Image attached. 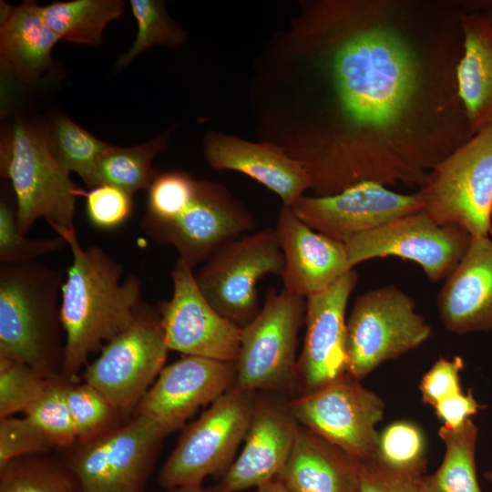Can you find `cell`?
<instances>
[{
    "label": "cell",
    "instance_id": "6da1fadb",
    "mask_svg": "<svg viewBox=\"0 0 492 492\" xmlns=\"http://www.w3.org/2000/svg\"><path fill=\"white\" fill-rule=\"evenodd\" d=\"M460 1L367 0L331 10L343 130L308 169L318 196L361 181L418 185L472 135L458 94Z\"/></svg>",
    "mask_w": 492,
    "mask_h": 492
},
{
    "label": "cell",
    "instance_id": "7a4b0ae2",
    "mask_svg": "<svg viewBox=\"0 0 492 492\" xmlns=\"http://www.w3.org/2000/svg\"><path fill=\"white\" fill-rule=\"evenodd\" d=\"M72 262L62 285L60 319L66 335L61 371L75 375L90 354L100 351L134 321L141 280L100 247H83L77 231L66 236Z\"/></svg>",
    "mask_w": 492,
    "mask_h": 492
},
{
    "label": "cell",
    "instance_id": "3957f363",
    "mask_svg": "<svg viewBox=\"0 0 492 492\" xmlns=\"http://www.w3.org/2000/svg\"><path fill=\"white\" fill-rule=\"evenodd\" d=\"M140 226L154 242L173 246L193 270L256 222L221 186L187 174L146 205Z\"/></svg>",
    "mask_w": 492,
    "mask_h": 492
},
{
    "label": "cell",
    "instance_id": "277c9868",
    "mask_svg": "<svg viewBox=\"0 0 492 492\" xmlns=\"http://www.w3.org/2000/svg\"><path fill=\"white\" fill-rule=\"evenodd\" d=\"M60 271L37 261L0 267V354L47 378L61 367Z\"/></svg>",
    "mask_w": 492,
    "mask_h": 492
},
{
    "label": "cell",
    "instance_id": "5b68a950",
    "mask_svg": "<svg viewBox=\"0 0 492 492\" xmlns=\"http://www.w3.org/2000/svg\"><path fill=\"white\" fill-rule=\"evenodd\" d=\"M0 153L1 175L10 181L20 232L26 235L38 219L62 238L77 231L76 202L84 190L55 158L47 128L16 120L5 133Z\"/></svg>",
    "mask_w": 492,
    "mask_h": 492
},
{
    "label": "cell",
    "instance_id": "8992f818",
    "mask_svg": "<svg viewBox=\"0 0 492 492\" xmlns=\"http://www.w3.org/2000/svg\"><path fill=\"white\" fill-rule=\"evenodd\" d=\"M441 225L472 237L492 234V123L436 165L417 190Z\"/></svg>",
    "mask_w": 492,
    "mask_h": 492
},
{
    "label": "cell",
    "instance_id": "52a82bcc",
    "mask_svg": "<svg viewBox=\"0 0 492 492\" xmlns=\"http://www.w3.org/2000/svg\"><path fill=\"white\" fill-rule=\"evenodd\" d=\"M432 327L395 285L359 294L346 320L347 374L361 381L386 361L419 347Z\"/></svg>",
    "mask_w": 492,
    "mask_h": 492
},
{
    "label": "cell",
    "instance_id": "ba28073f",
    "mask_svg": "<svg viewBox=\"0 0 492 492\" xmlns=\"http://www.w3.org/2000/svg\"><path fill=\"white\" fill-rule=\"evenodd\" d=\"M255 392L234 386L181 434L159 472L167 488L200 487L212 475L225 473L244 441L254 411Z\"/></svg>",
    "mask_w": 492,
    "mask_h": 492
},
{
    "label": "cell",
    "instance_id": "9c48e42d",
    "mask_svg": "<svg viewBox=\"0 0 492 492\" xmlns=\"http://www.w3.org/2000/svg\"><path fill=\"white\" fill-rule=\"evenodd\" d=\"M285 259L275 228L242 235L217 248L194 273L209 303L241 328L260 313L257 282L282 277Z\"/></svg>",
    "mask_w": 492,
    "mask_h": 492
},
{
    "label": "cell",
    "instance_id": "30bf717a",
    "mask_svg": "<svg viewBox=\"0 0 492 492\" xmlns=\"http://www.w3.org/2000/svg\"><path fill=\"white\" fill-rule=\"evenodd\" d=\"M169 350L158 305L141 301L132 323L102 347L84 380L120 415L130 413L164 368Z\"/></svg>",
    "mask_w": 492,
    "mask_h": 492
},
{
    "label": "cell",
    "instance_id": "8fae6325",
    "mask_svg": "<svg viewBox=\"0 0 492 492\" xmlns=\"http://www.w3.org/2000/svg\"><path fill=\"white\" fill-rule=\"evenodd\" d=\"M306 299L271 287L257 316L241 331L234 387L282 389L296 375V346Z\"/></svg>",
    "mask_w": 492,
    "mask_h": 492
},
{
    "label": "cell",
    "instance_id": "7c38bea8",
    "mask_svg": "<svg viewBox=\"0 0 492 492\" xmlns=\"http://www.w3.org/2000/svg\"><path fill=\"white\" fill-rule=\"evenodd\" d=\"M165 436L151 419L135 414L123 425L77 442L69 472L80 492H144Z\"/></svg>",
    "mask_w": 492,
    "mask_h": 492
},
{
    "label": "cell",
    "instance_id": "4fadbf2b",
    "mask_svg": "<svg viewBox=\"0 0 492 492\" xmlns=\"http://www.w3.org/2000/svg\"><path fill=\"white\" fill-rule=\"evenodd\" d=\"M288 406L299 425L364 462L375 453L384 403L374 392L347 374Z\"/></svg>",
    "mask_w": 492,
    "mask_h": 492
},
{
    "label": "cell",
    "instance_id": "5bb4252c",
    "mask_svg": "<svg viewBox=\"0 0 492 492\" xmlns=\"http://www.w3.org/2000/svg\"><path fill=\"white\" fill-rule=\"evenodd\" d=\"M472 236L465 230L435 221L424 210L356 234L345 242L353 267L396 256L417 263L432 282L446 279L466 254Z\"/></svg>",
    "mask_w": 492,
    "mask_h": 492
},
{
    "label": "cell",
    "instance_id": "9a60e30c",
    "mask_svg": "<svg viewBox=\"0 0 492 492\" xmlns=\"http://www.w3.org/2000/svg\"><path fill=\"white\" fill-rule=\"evenodd\" d=\"M171 279L170 300L157 304L168 348L185 355L236 362L242 328L209 303L196 283L193 270L180 258Z\"/></svg>",
    "mask_w": 492,
    "mask_h": 492
},
{
    "label": "cell",
    "instance_id": "2e32d148",
    "mask_svg": "<svg viewBox=\"0 0 492 492\" xmlns=\"http://www.w3.org/2000/svg\"><path fill=\"white\" fill-rule=\"evenodd\" d=\"M423 207L417 191L402 194L375 181H361L336 194L302 196L290 208L313 230L344 243Z\"/></svg>",
    "mask_w": 492,
    "mask_h": 492
},
{
    "label": "cell",
    "instance_id": "e0dca14e",
    "mask_svg": "<svg viewBox=\"0 0 492 492\" xmlns=\"http://www.w3.org/2000/svg\"><path fill=\"white\" fill-rule=\"evenodd\" d=\"M236 363L184 355L164 366L135 410L165 436L181 427L200 406L233 387Z\"/></svg>",
    "mask_w": 492,
    "mask_h": 492
},
{
    "label": "cell",
    "instance_id": "ac0fdd59",
    "mask_svg": "<svg viewBox=\"0 0 492 492\" xmlns=\"http://www.w3.org/2000/svg\"><path fill=\"white\" fill-rule=\"evenodd\" d=\"M358 281L354 269L326 289L306 298L304 343L296 375L304 393L347 373L346 307Z\"/></svg>",
    "mask_w": 492,
    "mask_h": 492
},
{
    "label": "cell",
    "instance_id": "d6986e66",
    "mask_svg": "<svg viewBox=\"0 0 492 492\" xmlns=\"http://www.w3.org/2000/svg\"><path fill=\"white\" fill-rule=\"evenodd\" d=\"M288 405L257 396L243 447L219 483L228 492L257 488L277 478L300 429Z\"/></svg>",
    "mask_w": 492,
    "mask_h": 492
},
{
    "label": "cell",
    "instance_id": "ffe728a7",
    "mask_svg": "<svg viewBox=\"0 0 492 492\" xmlns=\"http://www.w3.org/2000/svg\"><path fill=\"white\" fill-rule=\"evenodd\" d=\"M275 230L285 259L281 278L287 292L306 299L354 269L343 242L313 230L290 207L280 210Z\"/></svg>",
    "mask_w": 492,
    "mask_h": 492
},
{
    "label": "cell",
    "instance_id": "44dd1931",
    "mask_svg": "<svg viewBox=\"0 0 492 492\" xmlns=\"http://www.w3.org/2000/svg\"><path fill=\"white\" fill-rule=\"evenodd\" d=\"M436 305L445 328L456 334L492 330V239L472 237L446 278Z\"/></svg>",
    "mask_w": 492,
    "mask_h": 492
},
{
    "label": "cell",
    "instance_id": "7402d4cb",
    "mask_svg": "<svg viewBox=\"0 0 492 492\" xmlns=\"http://www.w3.org/2000/svg\"><path fill=\"white\" fill-rule=\"evenodd\" d=\"M205 156L215 169L239 171L261 183L281 198L282 206L292 207L312 185L304 165L272 144L209 135Z\"/></svg>",
    "mask_w": 492,
    "mask_h": 492
},
{
    "label": "cell",
    "instance_id": "603a6c76",
    "mask_svg": "<svg viewBox=\"0 0 492 492\" xmlns=\"http://www.w3.org/2000/svg\"><path fill=\"white\" fill-rule=\"evenodd\" d=\"M362 463L300 426L277 479L292 492H360Z\"/></svg>",
    "mask_w": 492,
    "mask_h": 492
},
{
    "label": "cell",
    "instance_id": "cb8c5ba5",
    "mask_svg": "<svg viewBox=\"0 0 492 492\" xmlns=\"http://www.w3.org/2000/svg\"><path fill=\"white\" fill-rule=\"evenodd\" d=\"M59 40L36 1L14 6L1 3V61L20 80L39 81L51 69L52 49Z\"/></svg>",
    "mask_w": 492,
    "mask_h": 492
},
{
    "label": "cell",
    "instance_id": "d4e9b609",
    "mask_svg": "<svg viewBox=\"0 0 492 492\" xmlns=\"http://www.w3.org/2000/svg\"><path fill=\"white\" fill-rule=\"evenodd\" d=\"M464 52L456 68L458 94L472 136L492 123V29L484 15L464 1Z\"/></svg>",
    "mask_w": 492,
    "mask_h": 492
},
{
    "label": "cell",
    "instance_id": "484cf974",
    "mask_svg": "<svg viewBox=\"0 0 492 492\" xmlns=\"http://www.w3.org/2000/svg\"><path fill=\"white\" fill-rule=\"evenodd\" d=\"M477 433L471 418L457 428H439L445 456L436 472L419 479L422 492H482L476 468Z\"/></svg>",
    "mask_w": 492,
    "mask_h": 492
},
{
    "label": "cell",
    "instance_id": "4316f807",
    "mask_svg": "<svg viewBox=\"0 0 492 492\" xmlns=\"http://www.w3.org/2000/svg\"><path fill=\"white\" fill-rule=\"evenodd\" d=\"M43 17L61 40L97 46L106 26L124 12L120 0L56 1L41 6Z\"/></svg>",
    "mask_w": 492,
    "mask_h": 492
},
{
    "label": "cell",
    "instance_id": "83f0119b",
    "mask_svg": "<svg viewBox=\"0 0 492 492\" xmlns=\"http://www.w3.org/2000/svg\"><path fill=\"white\" fill-rule=\"evenodd\" d=\"M166 138L163 135L129 148L109 145L97 163V186L113 185L132 195L148 190L158 173L153 159L164 149Z\"/></svg>",
    "mask_w": 492,
    "mask_h": 492
},
{
    "label": "cell",
    "instance_id": "f1b7e54d",
    "mask_svg": "<svg viewBox=\"0 0 492 492\" xmlns=\"http://www.w3.org/2000/svg\"><path fill=\"white\" fill-rule=\"evenodd\" d=\"M51 150L68 173L77 174L91 188L97 187V163L108 144L64 115L52 120L47 129Z\"/></svg>",
    "mask_w": 492,
    "mask_h": 492
},
{
    "label": "cell",
    "instance_id": "f546056e",
    "mask_svg": "<svg viewBox=\"0 0 492 492\" xmlns=\"http://www.w3.org/2000/svg\"><path fill=\"white\" fill-rule=\"evenodd\" d=\"M425 451V437L420 426L399 420L379 432L373 458L398 473L421 477L427 465Z\"/></svg>",
    "mask_w": 492,
    "mask_h": 492
},
{
    "label": "cell",
    "instance_id": "4dcf8cb0",
    "mask_svg": "<svg viewBox=\"0 0 492 492\" xmlns=\"http://www.w3.org/2000/svg\"><path fill=\"white\" fill-rule=\"evenodd\" d=\"M37 456L15 458L1 467L0 492H80L71 474Z\"/></svg>",
    "mask_w": 492,
    "mask_h": 492
},
{
    "label": "cell",
    "instance_id": "1f68e13d",
    "mask_svg": "<svg viewBox=\"0 0 492 492\" xmlns=\"http://www.w3.org/2000/svg\"><path fill=\"white\" fill-rule=\"evenodd\" d=\"M67 383L51 378L44 395L25 412L52 447H69L77 442V434L67 405Z\"/></svg>",
    "mask_w": 492,
    "mask_h": 492
},
{
    "label": "cell",
    "instance_id": "d6a6232c",
    "mask_svg": "<svg viewBox=\"0 0 492 492\" xmlns=\"http://www.w3.org/2000/svg\"><path fill=\"white\" fill-rule=\"evenodd\" d=\"M50 381L26 363L0 354V419L24 413L44 395Z\"/></svg>",
    "mask_w": 492,
    "mask_h": 492
},
{
    "label": "cell",
    "instance_id": "836d02e7",
    "mask_svg": "<svg viewBox=\"0 0 492 492\" xmlns=\"http://www.w3.org/2000/svg\"><path fill=\"white\" fill-rule=\"evenodd\" d=\"M67 245L60 236L30 239L20 232L15 201L5 194L0 200V262L1 265L24 264L56 251Z\"/></svg>",
    "mask_w": 492,
    "mask_h": 492
},
{
    "label": "cell",
    "instance_id": "e575fe53",
    "mask_svg": "<svg viewBox=\"0 0 492 492\" xmlns=\"http://www.w3.org/2000/svg\"><path fill=\"white\" fill-rule=\"evenodd\" d=\"M66 395L77 442L89 440L118 425L116 421L120 414L89 384H67Z\"/></svg>",
    "mask_w": 492,
    "mask_h": 492
},
{
    "label": "cell",
    "instance_id": "d590c367",
    "mask_svg": "<svg viewBox=\"0 0 492 492\" xmlns=\"http://www.w3.org/2000/svg\"><path fill=\"white\" fill-rule=\"evenodd\" d=\"M129 3L138 24V32L130 49L118 56V68L128 66L135 57L153 45H176L183 38L182 32L172 25L161 2L130 0Z\"/></svg>",
    "mask_w": 492,
    "mask_h": 492
},
{
    "label": "cell",
    "instance_id": "8d00e7d4",
    "mask_svg": "<svg viewBox=\"0 0 492 492\" xmlns=\"http://www.w3.org/2000/svg\"><path fill=\"white\" fill-rule=\"evenodd\" d=\"M86 213L90 224L100 231H113L131 216L133 195L113 185L102 184L85 191Z\"/></svg>",
    "mask_w": 492,
    "mask_h": 492
},
{
    "label": "cell",
    "instance_id": "74e56055",
    "mask_svg": "<svg viewBox=\"0 0 492 492\" xmlns=\"http://www.w3.org/2000/svg\"><path fill=\"white\" fill-rule=\"evenodd\" d=\"M51 447L27 417L0 419V468L15 458L37 456Z\"/></svg>",
    "mask_w": 492,
    "mask_h": 492
},
{
    "label": "cell",
    "instance_id": "f35d334b",
    "mask_svg": "<svg viewBox=\"0 0 492 492\" xmlns=\"http://www.w3.org/2000/svg\"><path fill=\"white\" fill-rule=\"evenodd\" d=\"M463 369L464 361L460 356L437 359L420 381L423 402L434 407L439 401L462 392L460 374Z\"/></svg>",
    "mask_w": 492,
    "mask_h": 492
},
{
    "label": "cell",
    "instance_id": "ab89813d",
    "mask_svg": "<svg viewBox=\"0 0 492 492\" xmlns=\"http://www.w3.org/2000/svg\"><path fill=\"white\" fill-rule=\"evenodd\" d=\"M421 477L389 469L372 457L362 463L360 492H422Z\"/></svg>",
    "mask_w": 492,
    "mask_h": 492
},
{
    "label": "cell",
    "instance_id": "60d3db41",
    "mask_svg": "<svg viewBox=\"0 0 492 492\" xmlns=\"http://www.w3.org/2000/svg\"><path fill=\"white\" fill-rule=\"evenodd\" d=\"M433 408L444 426L457 428L476 415L482 405L477 402L471 391L466 394L462 391L439 401Z\"/></svg>",
    "mask_w": 492,
    "mask_h": 492
},
{
    "label": "cell",
    "instance_id": "b9f144b4",
    "mask_svg": "<svg viewBox=\"0 0 492 492\" xmlns=\"http://www.w3.org/2000/svg\"><path fill=\"white\" fill-rule=\"evenodd\" d=\"M468 4L484 15L492 29V0L468 1Z\"/></svg>",
    "mask_w": 492,
    "mask_h": 492
},
{
    "label": "cell",
    "instance_id": "7bdbcfd3",
    "mask_svg": "<svg viewBox=\"0 0 492 492\" xmlns=\"http://www.w3.org/2000/svg\"><path fill=\"white\" fill-rule=\"evenodd\" d=\"M254 492H292L283 483L275 478L257 488Z\"/></svg>",
    "mask_w": 492,
    "mask_h": 492
},
{
    "label": "cell",
    "instance_id": "ee69618b",
    "mask_svg": "<svg viewBox=\"0 0 492 492\" xmlns=\"http://www.w3.org/2000/svg\"><path fill=\"white\" fill-rule=\"evenodd\" d=\"M169 492H228L220 485H216L210 487H175Z\"/></svg>",
    "mask_w": 492,
    "mask_h": 492
},
{
    "label": "cell",
    "instance_id": "f6af8a7d",
    "mask_svg": "<svg viewBox=\"0 0 492 492\" xmlns=\"http://www.w3.org/2000/svg\"><path fill=\"white\" fill-rule=\"evenodd\" d=\"M485 478L492 483V468L484 474Z\"/></svg>",
    "mask_w": 492,
    "mask_h": 492
}]
</instances>
